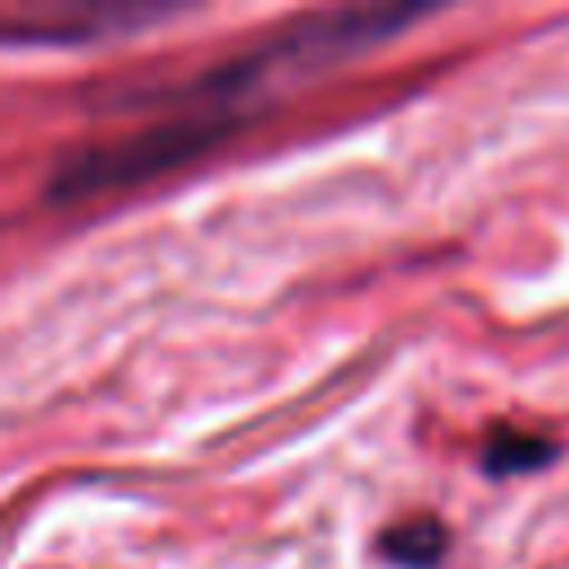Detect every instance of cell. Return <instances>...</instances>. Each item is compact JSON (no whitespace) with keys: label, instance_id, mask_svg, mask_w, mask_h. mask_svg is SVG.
Instances as JSON below:
<instances>
[{"label":"cell","instance_id":"obj_1","mask_svg":"<svg viewBox=\"0 0 569 569\" xmlns=\"http://www.w3.org/2000/svg\"><path fill=\"white\" fill-rule=\"evenodd\" d=\"M427 9H391V4H369V9H333V13H311L302 22H289L271 31L267 40L204 67L200 76H187L178 84L160 89H133L124 98L129 111H151L147 124L84 142L58 156L49 169V200L53 204H84L102 196H120L129 187L156 182L160 173H173L200 156H209L227 133L244 129L253 111L267 102L271 84H284L293 76H311L338 58H351L400 27L418 22Z\"/></svg>","mask_w":569,"mask_h":569},{"label":"cell","instance_id":"obj_2","mask_svg":"<svg viewBox=\"0 0 569 569\" xmlns=\"http://www.w3.org/2000/svg\"><path fill=\"white\" fill-rule=\"evenodd\" d=\"M160 13L151 9H76V13H31V22H18V18H4V31L9 40H89V36H102L111 31L116 22L124 27H138V22H151Z\"/></svg>","mask_w":569,"mask_h":569},{"label":"cell","instance_id":"obj_3","mask_svg":"<svg viewBox=\"0 0 569 569\" xmlns=\"http://www.w3.org/2000/svg\"><path fill=\"white\" fill-rule=\"evenodd\" d=\"M556 453L551 440L542 436H529V431H516V427H493L480 445V462L489 476H516V471H533V467H547Z\"/></svg>","mask_w":569,"mask_h":569},{"label":"cell","instance_id":"obj_4","mask_svg":"<svg viewBox=\"0 0 569 569\" xmlns=\"http://www.w3.org/2000/svg\"><path fill=\"white\" fill-rule=\"evenodd\" d=\"M445 547H449V533L436 516H413L382 533V556H391L405 569H431L445 556Z\"/></svg>","mask_w":569,"mask_h":569}]
</instances>
